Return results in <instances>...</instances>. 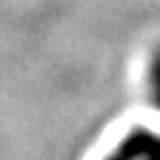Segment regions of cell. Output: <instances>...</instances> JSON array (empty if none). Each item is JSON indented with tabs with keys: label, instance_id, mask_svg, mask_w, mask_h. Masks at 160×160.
<instances>
[{
	"label": "cell",
	"instance_id": "cell-2",
	"mask_svg": "<svg viewBox=\"0 0 160 160\" xmlns=\"http://www.w3.org/2000/svg\"><path fill=\"white\" fill-rule=\"evenodd\" d=\"M147 87H149L151 102H153V105H156V109L160 111V51L153 56V62L149 65V78H147Z\"/></svg>",
	"mask_w": 160,
	"mask_h": 160
},
{
	"label": "cell",
	"instance_id": "cell-1",
	"mask_svg": "<svg viewBox=\"0 0 160 160\" xmlns=\"http://www.w3.org/2000/svg\"><path fill=\"white\" fill-rule=\"evenodd\" d=\"M102 160H160V131L133 129L116 140Z\"/></svg>",
	"mask_w": 160,
	"mask_h": 160
}]
</instances>
